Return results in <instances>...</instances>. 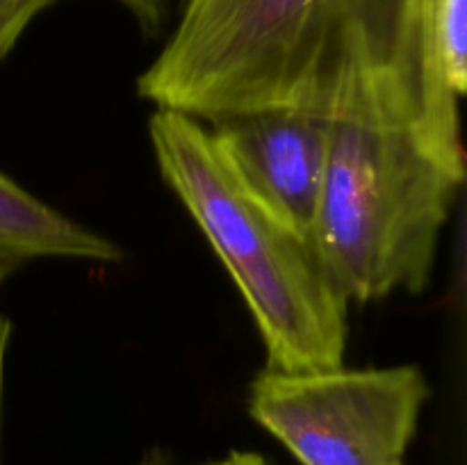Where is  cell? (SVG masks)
I'll list each match as a JSON object with an SVG mask.
<instances>
[{"mask_svg": "<svg viewBox=\"0 0 467 465\" xmlns=\"http://www.w3.org/2000/svg\"><path fill=\"white\" fill-rule=\"evenodd\" d=\"M158 169L244 296L272 369L342 367L347 310L308 237L283 223L244 185L208 123L155 108Z\"/></svg>", "mask_w": 467, "mask_h": 465, "instance_id": "cell-2", "label": "cell"}, {"mask_svg": "<svg viewBox=\"0 0 467 465\" xmlns=\"http://www.w3.org/2000/svg\"><path fill=\"white\" fill-rule=\"evenodd\" d=\"M9 326L7 319L0 315V399H3V369H5V354H7V345H9Z\"/></svg>", "mask_w": 467, "mask_h": 465, "instance_id": "cell-9", "label": "cell"}, {"mask_svg": "<svg viewBox=\"0 0 467 465\" xmlns=\"http://www.w3.org/2000/svg\"><path fill=\"white\" fill-rule=\"evenodd\" d=\"M208 465H269V463L263 459V456L255 454V451H231L226 459L214 460V463H208Z\"/></svg>", "mask_w": 467, "mask_h": 465, "instance_id": "cell-8", "label": "cell"}, {"mask_svg": "<svg viewBox=\"0 0 467 465\" xmlns=\"http://www.w3.org/2000/svg\"><path fill=\"white\" fill-rule=\"evenodd\" d=\"M463 178L409 128L333 123L308 240L349 304L427 287Z\"/></svg>", "mask_w": 467, "mask_h": 465, "instance_id": "cell-3", "label": "cell"}, {"mask_svg": "<svg viewBox=\"0 0 467 465\" xmlns=\"http://www.w3.org/2000/svg\"><path fill=\"white\" fill-rule=\"evenodd\" d=\"M137 91L203 123L283 108L409 128L465 176L461 103L429 68L422 0H181Z\"/></svg>", "mask_w": 467, "mask_h": 465, "instance_id": "cell-1", "label": "cell"}, {"mask_svg": "<svg viewBox=\"0 0 467 465\" xmlns=\"http://www.w3.org/2000/svg\"><path fill=\"white\" fill-rule=\"evenodd\" d=\"M431 388L415 365L285 372L249 388V413L301 465H404Z\"/></svg>", "mask_w": 467, "mask_h": 465, "instance_id": "cell-4", "label": "cell"}, {"mask_svg": "<svg viewBox=\"0 0 467 465\" xmlns=\"http://www.w3.org/2000/svg\"><path fill=\"white\" fill-rule=\"evenodd\" d=\"M55 3L57 0H0V62L12 53L30 23ZM119 3L130 9L144 27H155L162 21L164 0H119Z\"/></svg>", "mask_w": 467, "mask_h": 465, "instance_id": "cell-7", "label": "cell"}, {"mask_svg": "<svg viewBox=\"0 0 467 465\" xmlns=\"http://www.w3.org/2000/svg\"><path fill=\"white\" fill-rule=\"evenodd\" d=\"M121 255L112 240L50 208L0 171V281L41 258L117 263Z\"/></svg>", "mask_w": 467, "mask_h": 465, "instance_id": "cell-6", "label": "cell"}, {"mask_svg": "<svg viewBox=\"0 0 467 465\" xmlns=\"http://www.w3.org/2000/svg\"><path fill=\"white\" fill-rule=\"evenodd\" d=\"M333 123L301 109H255L208 123L214 141L255 199L310 237Z\"/></svg>", "mask_w": 467, "mask_h": 465, "instance_id": "cell-5", "label": "cell"}]
</instances>
